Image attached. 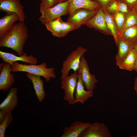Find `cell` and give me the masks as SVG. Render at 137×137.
<instances>
[{"mask_svg": "<svg viewBox=\"0 0 137 137\" xmlns=\"http://www.w3.org/2000/svg\"><path fill=\"white\" fill-rule=\"evenodd\" d=\"M87 49L81 46L78 47L72 51L63 62L61 72V79L68 75L69 71L72 69L74 72L77 71L81 57L87 51Z\"/></svg>", "mask_w": 137, "mask_h": 137, "instance_id": "4", "label": "cell"}, {"mask_svg": "<svg viewBox=\"0 0 137 137\" xmlns=\"http://www.w3.org/2000/svg\"><path fill=\"white\" fill-rule=\"evenodd\" d=\"M98 10L92 11L83 8L77 9L69 15L67 21L74 24L76 29L79 28L84 23L93 17Z\"/></svg>", "mask_w": 137, "mask_h": 137, "instance_id": "8", "label": "cell"}, {"mask_svg": "<svg viewBox=\"0 0 137 137\" xmlns=\"http://www.w3.org/2000/svg\"><path fill=\"white\" fill-rule=\"evenodd\" d=\"M28 37L27 26L24 22H20L15 24L12 29L0 39V47L10 48L15 51L18 56H22Z\"/></svg>", "mask_w": 137, "mask_h": 137, "instance_id": "1", "label": "cell"}, {"mask_svg": "<svg viewBox=\"0 0 137 137\" xmlns=\"http://www.w3.org/2000/svg\"><path fill=\"white\" fill-rule=\"evenodd\" d=\"M134 70L137 72V56L134 66Z\"/></svg>", "mask_w": 137, "mask_h": 137, "instance_id": "37", "label": "cell"}, {"mask_svg": "<svg viewBox=\"0 0 137 137\" xmlns=\"http://www.w3.org/2000/svg\"><path fill=\"white\" fill-rule=\"evenodd\" d=\"M0 57L3 62L8 63L11 65L13 62L18 61L33 65H36L38 62L36 58L32 55L28 56L27 53L24 52L22 56H17L11 53L0 51Z\"/></svg>", "mask_w": 137, "mask_h": 137, "instance_id": "12", "label": "cell"}, {"mask_svg": "<svg viewBox=\"0 0 137 137\" xmlns=\"http://www.w3.org/2000/svg\"><path fill=\"white\" fill-rule=\"evenodd\" d=\"M131 137H137V134L135 136H131Z\"/></svg>", "mask_w": 137, "mask_h": 137, "instance_id": "39", "label": "cell"}, {"mask_svg": "<svg viewBox=\"0 0 137 137\" xmlns=\"http://www.w3.org/2000/svg\"><path fill=\"white\" fill-rule=\"evenodd\" d=\"M6 112L0 110V124L6 118L7 114Z\"/></svg>", "mask_w": 137, "mask_h": 137, "instance_id": "33", "label": "cell"}, {"mask_svg": "<svg viewBox=\"0 0 137 137\" xmlns=\"http://www.w3.org/2000/svg\"><path fill=\"white\" fill-rule=\"evenodd\" d=\"M78 75V73L75 72L61 79V88L64 91L63 99L70 105L75 104L74 93L76 87Z\"/></svg>", "mask_w": 137, "mask_h": 137, "instance_id": "5", "label": "cell"}, {"mask_svg": "<svg viewBox=\"0 0 137 137\" xmlns=\"http://www.w3.org/2000/svg\"><path fill=\"white\" fill-rule=\"evenodd\" d=\"M59 18L47 23L45 25L47 29L51 33L53 36L61 38V27Z\"/></svg>", "mask_w": 137, "mask_h": 137, "instance_id": "22", "label": "cell"}, {"mask_svg": "<svg viewBox=\"0 0 137 137\" xmlns=\"http://www.w3.org/2000/svg\"><path fill=\"white\" fill-rule=\"evenodd\" d=\"M26 76L32 82L38 99L40 102H42L45 97V93L43 87V81L41 79V76L29 73H27Z\"/></svg>", "mask_w": 137, "mask_h": 137, "instance_id": "19", "label": "cell"}, {"mask_svg": "<svg viewBox=\"0 0 137 137\" xmlns=\"http://www.w3.org/2000/svg\"><path fill=\"white\" fill-rule=\"evenodd\" d=\"M121 37L133 45L137 39V25L127 29L124 32Z\"/></svg>", "mask_w": 137, "mask_h": 137, "instance_id": "24", "label": "cell"}, {"mask_svg": "<svg viewBox=\"0 0 137 137\" xmlns=\"http://www.w3.org/2000/svg\"><path fill=\"white\" fill-rule=\"evenodd\" d=\"M118 0H114L108 5L106 12L112 15L118 11Z\"/></svg>", "mask_w": 137, "mask_h": 137, "instance_id": "28", "label": "cell"}, {"mask_svg": "<svg viewBox=\"0 0 137 137\" xmlns=\"http://www.w3.org/2000/svg\"><path fill=\"white\" fill-rule=\"evenodd\" d=\"M114 0H94L97 2L100 5L104 12H106V8L109 4Z\"/></svg>", "mask_w": 137, "mask_h": 137, "instance_id": "30", "label": "cell"}, {"mask_svg": "<svg viewBox=\"0 0 137 137\" xmlns=\"http://www.w3.org/2000/svg\"><path fill=\"white\" fill-rule=\"evenodd\" d=\"M132 10L124 2L118 0V11L122 12L127 14Z\"/></svg>", "mask_w": 137, "mask_h": 137, "instance_id": "29", "label": "cell"}, {"mask_svg": "<svg viewBox=\"0 0 137 137\" xmlns=\"http://www.w3.org/2000/svg\"><path fill=\"white\" fill-rule=\"evenodd\" d=\"M137 55L133 48L125 58L117 65L121 69L128 71L134 70Z\"/></svg>", "mask_w": 137, "mask_h": 137, "instance_id": "20", "label": "cell"}, {"mask_svg": "<svg viewBox=\"0 0 137 137\" xmlns=\"http://www.w3.org/2000/svg\"><path fill=\"white\" fill-rule=\"evenodd\" d=\"M90 123L80 121L74 122L69 127H65L61 137H79L81 134L89 125Z\"/></svg>", "mask_w": 137, "mask_h": 137, "instance_id": "14", "label": "cell"}, {"mask_svg": "<svg viewBox=\"0 0 137 137\" xmlns=\"http://www.w3.org/2000/svg\"><path fill=\"white\" fill-rule=\"evenodd\" d=\"M47 67L46 63L44 62L36 65L22 64L15 61L13 63L11 70L13 72H25L42 76L45 78L46 82H48L50 81V78H55L56 76L54 67L48 68Z\"/></svg>", "mask_w": 137, "mask_h": 137, "instance_id": "2", "label": "cell"}, {"mask_svg": "<svg viewBox=\"0 0 137 137\" xmlns=\"http://www.w3.org/2000/svg\"><path fill=\"white\" fill-rule=\"evenodd\" d=\"M111 134L104 123L95 122L90 124L79 137H110Z\"/></svg>", "mask_w": 137, "mask_h": 137, "instance_id": "10", "label": "cell"}, {"mask_svg": "<svg viewBox=\"0 0 137 137\" xmlns=\"http://www.w3.org/2000/svg\"><path fill=\"white\" fill-rule=\"evenodd\" d=\"M77 73L81 74L82 81L87 90L93 91L98 81L95 75L90 73L89 66L83 55L81 57Z\"/></svg>", "mask_w": 137, "mask_h": 137, "instance_id": "6", "label": "cell"}, {"mask_svg": "<svg viewBox=\"0 0 137 137\" xmlns=\"http://www.w3.org/2000/svg\"><path fill=\"white\" fill-rule=\"evenodd\" d=\"M105 13V19L107 27L113 36L116 44L118 34L117 27L112 15L106 12Z\"/></svg>", "mask_w": 137, "mask_h": 137, "instance_id": "21", "label": "cell"}, {"mask_svg": "<svg viewBox=\"0 0 137 137\" xmlns=\"http://www.w3.org/2000/svg\"><path fill=\"white\" fill-rule=\"evenodd\" d=\"M17 91L16 88H12L9 90L6 98L0 105V110L7 113L12 112L18 104Z\"/></svg>", "mask_w": 137, "mask_h": 137, "instance_id": "16", "label": "cell"}, {"mask_svg": "<svg viewBox=\"0 0 137 137\" xmlns=\"http://www.w3.org/2000/svg\"><path fill=\"white\" fill-rule=\"evenodd\" d=\"M126 3L132 10L137 3V0H119Z\"/></svg>", "mask_w": 137, "mask_h": 137, "instance_id": "32", "label": "cell"}, {"mask_svg": "<svg viewBox=\"0 0 137 137\" xmlns=\"http://www.w3.org/2000/svg\"><path fill=\"white\" fill-rule=\"evenodd\" d=\"M67 0H56V4L66 1Z\"/></svg>", "mask_w": 137, "mask_h": 137, "instance_id": "38", "label": "cell"}, {"mask_svg": "<svg viewBox=\"0 0 137 137\" xmlns=\"http://www.w3.org/2000/svg\"><path fill=\"white\" fill-rule=\"evenodd\" d=\"M116 45L118 47V52L116 57V64L117 65L133 48V45L127 41L122 37H118Z\"/></svg>", "mask_w": 137, "mask_h": 137, "instance_id": "18", "label": "cell"}, {"mask_svg": "<svg viewBox=\"0 0 137 137\" xmlns=\"http://www.w3.org/2000/svg\"><path fill=\"white\" fill-rule=\"evenodd\" d=\"M126 14L122 12L117 11L112 15L117 27L118 36L124 25Z\"/></svg>", "mask_w": 137, "mask_h": 137, "instance_id": "25", "label": "cell"}, {"mask_svg": "<svg viewBox=\"0 0 137 137\" xmlns=\"http://www.w3.org/2000/svg\"><path fill=\"white\" fill-rule=\"evenodd\" d=\"M134 89L137 94V77L136 78L135 80Z\"/></svg>", "mask_w": 137, "mask_h": 137, "instance_id": "34", "label": "cell"}, {"mask_svg": "<svg viewBox=\"0 0 137 137\" xmlns=\"http://www.w3.org/2000/svg\"><path fill=\"white\" fill-rule=\"evenodd\" d=\"M40 5L47 8L54 7L56 5V0H41Z\"/></svg>", "mask_w": 137, "mask_h": 137, "instance_id": "31", "label": "cell"}, {"mask_svg": "<svg viewBox=\"0 0 137 137\" xmlns=\"http://www.w3.org/2000/svg\"><path fill=\"white\" fill-rule=\"evenodd\" d=\"M133 48L137 55V39L133 44Z\"/></svg>", "mask_w": 137, "mask_h": 137, "instance_id": "35", "label": "cell"}, {"mask_svg": "<svg viewBox=\"0 0 137 137\" xmlns=\"http://www.w3.org/2000/svg\"><path fill=\"white\" fill-rule=\"evenodd\" d=\"M93 91L84 89L81 76L78 74L76 87L75 93V103L80 102L84 104L89 98L93 96Z\"/></svg>", "mask_w": 137, "mask_h": 137, "instance_id": "17", "label": "cell"}, {"mask_svg": "<svg viewBox=\"0 0 137 137\" xmlns=\"http://www.w3.org/2000/svg\"><path fill=\"white\" fill-rule=\"evenodd\" d=\"M20 20L18 15L14 13H7V14L0 19V39L13 27L14 23Z\"/></svg>", "mask_w": 137, "mask_h": 137, "instance_id": "15", "label": "cell"}, {"mask_svg": "<svg viewBox=\"0 0 137 137\" xmlns=\"http://www.w3.org/2000/svg\"><path fill=\"white\" fill-rule=\"evenodd\" d=\"M83 25L97 30L105 35L112 34L107 27L105 19V13L101 7L96 13L92 18L85 22Z\"/></svg>", "mask_w": 137, "mask_h": 137, "instance_id": "7", "label": "cell"}, {"mask_svg": "<svg viewBox=\"0 0 137 137\" xmlns=\"http://www.w3.org/2000/svg\"><path fill=\"white\" fill-rule=\"evenodd\" d=\"M132 10L137 14V3L132 8Z\"/></svg>", "mask_w": 137, "mask_h": 137, "instance_id": "36", "label": "cell"}, {"mask_svg": "<svg viewBox=\"0 0 137 137\" xmlns=\"http://www.w3.org/2000/svg\"><path fill=\"white\" fill-rule=\"evenodd\" d=\"M24 7L20 0H0V10L7 13H14L19 16L20 22H24L26 17Z\"/></svg>", "mask_w": 137, "mask_h": 137, "instance_id": "9", "label": "cell"}, {"mask_svg": "<svg viewBox=\"0 0 137 137\" xmlns=\"http://www.w3.org/2000/svg\"><path fill=\"white\" fill-rule=\"evenodd\" d=\"M93 0V1H94V0Z\"/></svg>", "mask_w": 137, "mask_h": 137, "instance_id": "40", "label": "cell"}, {"mask_svg": "<svg viewBox=\"0 0 137 137\" xmlns=\"http://www.w3.org/2000/svg\"><path fill=\"white\" fill-rule=\"evenodd\" d=\"M11 65L7 62L0 64V90L6 91L13 84L14 75L11 73Z\"/></svg>", "mask_w": 137, "mask_h": 137, "instance_id": "11", "label": "cell"}, {"mask_svg": "<svg viewBox=\"0 0 137 137\" xmlns=\"http://www.w3.org/2000/svg\"><path fill=\"white\" fill-rule=\"evenodd\" d=\"M59 19L61 25V37L65 36L70 32L76 29L75 26L73 23L67 21H63L61 17H60Z\"/></svg>", "mask_w": 137, "mask_h": 137, "instance_id": "26", "label": "cell"}, {"mask_svg": "<svg viewBox=\"0 0 137 137\" xmlns=\"http://www.w3.org/2000/svg\"><path fill=\"white\" fill-rule=\"evenodd\" d=\"M137 25V14L132 10L126 14L124 25L118 37H121L124 32L127 29Z\"/></svg>", "mask_w": 137, "mask_h": 137, "instance_id": "23", "label": "cell"}, {"mask_svg": "<svg viewBox=\"0 0 137 137\" xmlns=\"http://www.w3.org/2000/svg\"><path fill=\"white\" fill-rule=\"evenodd\" d=\"M13 118L11 112L7 113L5 119L0 124V137H5L6 130L7 127L12 122Z\"/></svg>", "mask_w": 137, "mask_h": 137, "instance_id": "27", "label": "cell"}, {"mask_svg": "<svg viewBox=\"0 0 137 137\" xmlns=\"http://www.w3.org/2000/svg\"><path fill=\"white\" fill-rule=\"evenodd\" d=\"M69 3L68 14H71L76 10L83 8L91 11L98 9L100 7L96 2L92 0H67Z\"/></svg>", "mask_w": 137, "mask_h": 137, "instance_id": "13", "label": "cell"}, {"mask_svg": "<svg viewBox=\"0 0 137 137\" xmlns=\"http://www.w3.org/2000/svg\"><path fill=\"white\" fill-rule=\"evenodd\" d=\"M69 5L68 1L59 3L50 8L46 7L40 4L39 9L41 14L39 18V20L42 24L45 25L62 16L67 15Z\"/></svg>", "mask_w": 137, "mask_h": 137, "instance_id": "3", "label": "cell"}]
</instances>
